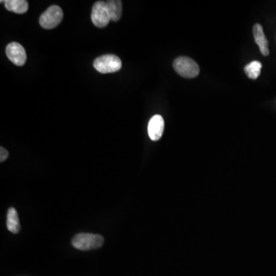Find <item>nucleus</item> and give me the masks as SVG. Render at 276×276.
<instances>
[{"mask_svg": "<svg viewBox=\"0 0 276 276\" xmlns=\"http://www.w3.org/2000/svg\"><path fill=\"white\" fill-rule=\"evenodd\" d=\"M91 19L94 25L98 28H104L108 25L111 18L107 6H106V2L98 1L94 4Z\"/></svg>", "mask_w": 276, "mask_h": 276, "instance_id": "5", "label": "nucleus"}, {"mask_svg": "<svg viewBox=\"0 0 276 276\" xmlns=\"http://www.w3.org/2000/svg\"><path fill=\"white\" fill-rule=\"evenodd\" d=\"M7 229L11 233H16L20 231V223H19V215L16 209L13 207H10L7 213Z\"/></svg>", "mask_w": 276, "mask_h": 276, "instance_id": "10", "label": "nucleus"}, {"mask_svg": "<svg viewBox=\"0 0 276 276\" xmlns=\"http://www.w3.org/2000/svg\"><path fill=\"white\" fill-rule=\"evenodd\" d=\"M94 68L100 73H113L121 70L122 62L115 54H104L94 61Z\"/></svg>", "mask_w": 276, "mask_h": 276, "instance_id": "2", "label": "nucleus"}, {"mask_svg": "<svg viewBox=\"0 0 276 276\" xmlns=\"http://www.w3.org/2000/svg\"><path fill=\"white\" fill-rule=\"evenodd\" d=\"M148 134L154 142L160 140L164 130V120L161 115H156L151 118L148 124Z\"/></svg>", "mask_w": 276, "mask_h": 276, "instance_id": "7", "label": "nucleus"}, {"mask_svg": "<svg viewBox=\"0 0 276 276\" xmlns=\"http://www.w3.org/2000/svg\"><path fill=\"white\" fill-rule=\"evenodd\" d=\"M63 19V12L59 6L53 5L47 9L39 18V24L45 30L56 28Z\"/></svg>", "mask_w": 276, "mask_h": 276, "instance_id": "4", "label": "nucleus"}, {"mask_svg": "<svg viewBox=\"0 0 276 276\" xmlns=\"http://www.w3.org/2000/svg\"><path fill=\"white\" fill-rule=\"evenodd\" d=\"M262 68V65L261 62H258V61H253L245 67L244 71L249 78L251 79H257L260 75Z\"/></svg>", "mask_w": 276, "mask_h": 276, "instance_id": "12", "label": "nucleus"}, {"mask_svg": "<svg viewBox=\"0 0 276 276\" xmlns=\"http://www.w3.org/2000/svg\"><path fill=\"white\" fill-rule=\"evenodd\" d=\"M104 238L98 234L92 233H78L72 239V244L77 250L82 251L95 250L102 246Z\"/></svg>", "mask_w": 276, "mask_h": 276, "instance_id": "1", "label": "nucleus"}, {"mask_svg": "<svg viewBox=\"0 0 276 276\" xmlns=\"http://www.w3.org/2000/svg\"><path fill=\"white\" fill-rule=\"evenodd\" d=\"M5 7L8 11L23 14L28 11L29 4L25 0H7L4 1Z\"/></svg>", "mask_w": 276, "mask_h": 276, "instance_id": "9", "label": "nucleus"}, {"mask_svg": "<svg viewBox=\"0 0 276 276\" xmlns=\"http://www.w3.org/2000/svg\"><path fill=\"white\" fill-rule=\"evenodd\" d=\"M253 36H254L255 42L259 45L261 53L264 56H268L269 54L268 50V42L264 33L263 28L259 24H256L253 27Z\"/></svg>", "mask_w": 276, "mask_h": 276, "instance_id": "8", "label": "nucleus"}, {"mask_svg": "<svg viewBox=\"0 0 276 276\" xmlns=\"http://www.w3.org/2000/svg\"><path fill=\"white\" fill-rule=\"evenodd\" d=\"M8 59L17 66H22L26 62V52L25 48L18 42H11L6 48Z\"/></svg>", "mask_w": 276, "mask_h": 276, "instance_id": "6", "label": "nucleus"}, {"mask_svg": "<svg viewBox=\"0 0 276 276\" xmlns=\"http://www.w3.org/2000/svg\"><path fill=\"white\" fill-rule=\"evenodd\" d=\"M174 70L186 78H196L200 73L198 64L190 58L179 57L174 62Z\"/></svg>", "mask_w": 276, "mask_h": 276, "instance_id": "3", "label": "nucleus"}, {"mask_svg": "<svg viewBox=\"0 0 276 276\" xmlns=\"http://www.w3.org/2000/svg\"><path fill=\"white\" fill-rule=\"evenodd\" d=\"M9 152L7 149L1 147L0 148V161L4 162L8 158Z\"/></svg>", "mask_w": 276, "mask_h": 276, "instance_id": "13", "label": "nucleus"}, {"mask_svg": "<svg viewBox=\"0 0 276 276\" xmlns=\"http://www.w3.org/2000/svg\"><path fill=\"white\" fill-rule=\"evenodd\" d=\"M111 20L118 22L122 15V2L120 0H109L106 2Z\"/></svg>", "mask_w": 276, "mask_h": 276, "instance_id": "11", "label": "nucleus"}]
</instances>
